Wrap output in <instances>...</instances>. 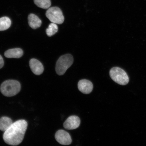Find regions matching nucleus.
Listing matches in <instances>:
<instances>
[{
	"label": "nucleus",
	"instance_id": "f257e3e1",
	"mask_svg": "<svg viewBox=\"0 0 146 146\" xmlns=\"http://www.w3.org/2000/svg\"><path fill=\"white\" fill-rule=\"evenodd\" d=\"M27 127V122L25 120H19L14 122L3 134L5 142L10 145H19L23 141Z\"/></svg>",
	"mask_w": 146,
	"mask_h": 146
},
{
	"label": "nucleus",
	"instance_id": "f03ea898",
	"mask_svg": "<svg viewBox=\"0 0 146 146\" xmlns=\"http://www.w3.org/2000/svg\"><path fill=\"white\" fill-rule=\"evenodd\" d=\"M21 89V84L15 80H7L2 83L0 87L2 94L7 97L15 96L20 92Z\"/></svg>",
	"mask_w": 146,
	"mask_h": 146
},
{
	"label": "nucleus",
	"instance_id": "7ed1b4c3",
	"mask_svg": "<svg viewBox=\"0 0 146 146\" xmlns=\"http://www.w3.org/2000/svg\"><path fill=\"white\" fill-rule=\"evenodd\" d=\"M74 58L72 55L67 54L60 57L56 62V71L58 75H63L72 64Z\"/></svg>",
	"mask_w": 146,
	"mask_h": 146
},
{
	"label": "nucleus",
	"instance_id": "20e7f679",
	"mask_svg": "<svg viewBox=\"0 0 146 146\" xmlns=\"http://www.w3.org/2000/svg\"><path fill=\"white\" fill-rule=\"evenodd\" d=\"M109 73L112 79L118 84L123 86L129 83V76L123 69L118 67H113L111 69Z\"/></svg>",
	"mask_w": 146,
	"mask_h": 146
},
{
	"label": "nucleus",
	"instance_id": "39448f33",
	"mask_svg": "<svg viewBox=\"0 0 146 146\" xmlns=\"http://www.w3.org/2000/svg\"><path fill=\"white\" fill-rule=\"evenodd\" d=\"M46 16L52 23L61 24L64 21L63 13L59 7H54L48 9L46 13Z\"/></svg>",
	"mask_w": 146,
	"mask_h": 146
},
{
	"label": "nucleus",
	"instance_id": "423d86ee",
	"mask_svg": "<svg viewBox=\"0 0 146 146\" xmlns=\"http://www.w3.org/2000/svg\"><path fill=\"white\" fill-rule=\"evenodd\" d=\"M55 138L58 143L63 145H69L72 143V138L66 131L60 129L56 132Z\"/></svg>",
	"mask_w": 146,
	"mask_h": 146
},
{
	"label": "nucleus",
	"instance_id": "0eeeda50",
	"mask_svg": "<svg viewBox=\"0 0 146 146\" xmlns=\"http://www.w3.org/2000/svg\"><path fill=\"white\" fill-rule=\"evenodd\" d=\"M81 123V120L78 116H69L63 124L64 128L67 130H73L78 128Z\"/></svg>",
	"mask_w": 146,
	"mask_h": 146
},
{
	"label": "nucleus",
	"instance_id": "6e6552de",
	"mask_svg": "<svg viewBox=\"0 0 146 146\" xmlns=\"http://www.w3.org/2000/svg\"><path fill=\"white\" fill-rule=\"evenodd\" d=\"M78 90L83 94H90L93 89V85L89 80L83 79L80 80L78 83Z\"/></svg>",
	"mask_w": 146,
	"mask_h": 146
},
{
	"label": "nucleus",
	"instance_id": "1a4fd4ad",
	"mask_svg": "<svg viewBox=\"0 0 146 146\" xmlns=\"http://www.w3.org/2000/svg\"><path fill=\"white\" fill-rule=\"evenodd\" d=\"M29 64L31 70L34 74L40 75L42 74L44 69L42 64L39 60L32 59L30 60Z\"/></svg>",
	"mask_w": 146,
	"mask_h": 146
},
{
	"label": "nucleus",
	"instance_id": "9d476101",
	"mask_svg": "<svg viewBox=\"0 0 146 146\" xmlns=\"http://www.w3.org/2000/svg\"><path fill=\"white\" fill-rule=\"evenodd\" d=\"M29 26L33 29H36L41 26L42 21L37 16L33 14H31L28 17Z\"/></svg>",
	"mask_w": 146,
	"mask_h": 146
},
{
	"label": "nucleus",
	"instance_id": "9b49d317",
	"mask_svg": "<svg viewBox=\"0 0 146 146\" xmlns=\"http://www.w3.org/2000/svg\"><path fill=\"white\" fill-rule=\"evenodd\" d=\"M23 54L22 50L20 48L10 49L5 52V56L9 58H19L23 56Z\"/></svg>",
	"mask_w": 146,
	"mask_h": 146
},
{
	"label": "nucleus",
	"instance_id": "f8f14e48",
	"mask_svg": "<svg viewBox=\"0 0 146 146\" xmlns=\"http://www.w3.org/2000/svg\"><path fill=\"white\" fill-rule=\"evenodd\" d=\"M13 123L12 120L10 118L7 117H3L0 119V130L5 132Z\"/></svg>",
	"mask_w": 146,
	"mask_h": 146
},
{
	"label": "nucleus",
	"instance_id": "ddd939ff",
	"mask_svg": "<svg viewBox=\"0 0 146 146\" xmlns=\"http://www.w3.org/2000/svg\"><path fill=\"white\" fill-rule=\"evenodd\" d=\"M11 21L8 17H3L0 18V31L7 30L10 27Z\"/></svg>",
	"mask_w": 146,
	"mask_h": 146
},
{
	"label": "nucleus",
	"instance_id": "4468645a",
	"mask_svg": "<svg viewBox=\"0 0 146 146\" xmlns=\"http://www.w3.org/2000/svg\"><path fill=\"white\" fill-rule=\"evenodd\" d=\"M34 1L37 6L43 9H48L51 5L50 0H34Z\"/></svg>",
	"mask_w": 146,
	"mask_h": 146
},
{
	"label": "nucleus",
	"instance_id": "2eb2a0df",
	"mask_svg": "<svg viewBox=\"0 0 146 146\" xmlns=\"http://www.w3.org/2000/svg\"><path fill=\"white\" fill-rule=\"evenodd\" d=\"M58 28L56 24L51 23L46 30L47 35L49 36H52L56 33L58 31Z\"/></svg>",
	"mask_w": 146,
	"mask_h": 146
},
{
	"label": "nucleus",
	"instance_id": "dca6fc26",
	"mask_svg": "<svg viewBox=\"0 0 146 146\" xmlns=\"http://www.w3.org/2000/svg\"><path fill=\"white\" fill-rule=\"evenodd\" d=\"M4 61H3V58L0 55V69L2 68L4 65Z\"/></svg>",
	"mask_w": 146,
	"mask_h": 146
}]
</instances>
